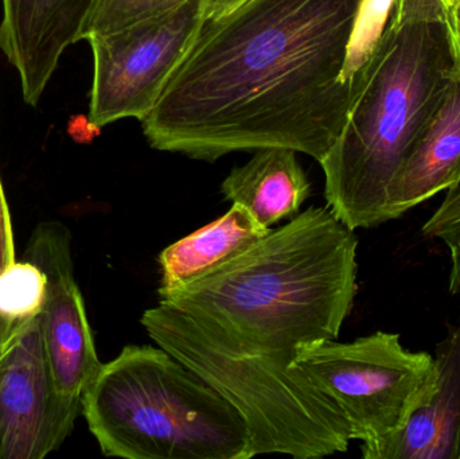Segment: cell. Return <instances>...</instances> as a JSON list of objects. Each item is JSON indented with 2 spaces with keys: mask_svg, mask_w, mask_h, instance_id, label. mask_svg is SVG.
Listing matches in <instances>:
<instances>
[{
  "mask_svg": "<svg viewBox=\"0 0 460 459\" xmlns=\"http://www.w3.org/2000/svg\"><path fill=\"white\" fill-rule=\"evenodd\" d=\"M443 2H445L448 29L453 40L454 54H456V75L460 77V0H443Z\"/></svg>",
  "mask_w": 460,
  "mask_h": 459,
  "instance_id": "d6986e66",
  "label": "cell"
},
{
  "mask_svg": "<svg viewBox=\"0 0 460 459\" xmlns=\"http://www.w3.org/2000/svg\"><path fill=\"white\" fill-rule=\"evenodd\" d=\"M357 248L353 229L313 207L159 304L243 349L294 361L299 348L340 336L357 296Z\"/></svg>",
  "mask_w": 460,
  "mask_h": 459,
  "instance_id": "7a4b0ae2",
  "label": "cell"
},
{
  "mask_svg": "<svg viewBox=\"0 0 460 459\" xmlns=\"http://www.w3.org/2000/svg\"><path fill=\"white\" fill-rule=\"evenodd\" d=\"M423 236L442 240L448 248H460V185L451 189L445 201L421 228Z\"/></svg>",
  "mask_w": 460,
  "mask_h": 459,
  "instance_id": "e0dca14e",
  "label": "cell"
},
{
  "mask_svg": "<svg viewBox=\"0 0 460 459\" xmlns=\"http://www.w3.org/2000/svg\"><path fill=\"white\" fill-rule=\"evenodd\" d=\"M243 2L245 0H205V16L207 19L217 18Z\"/></svg>",
  "mask_w": 460,
  "mask_h": 459,
  "instance_id": "ffe728a7",
  "label": "cell"
},
{
  "mask_svg": "<svg viewBox=\"0 0 460 459\" xmlns=\"http://www.w3.org/2000/svg\"><path fill=\"white\" fill-rule=\"evenodd\" d=\"M45 299L46 277L35 264L23 259L0 272V344L40 317Z\"/></svg>",
  "mask_w": 460,
  "mask_h": 459,
  "instance_id": "9a60e30c",
  "label": "cell"
},
{
  "mask_svg": "<svg viewBox=\"0 0 460 459\" xmlns=\"http://www.w3.org/2000/svg\"><path fill=\"white\" fill-rule=\"evenodd\" d=\"M22 333H23V331H22ZM22 333L19 334V336L13 337V339L8 340V341L0 344V368H2L3 364H4L7 356L13 352V347H15L16 342L21 339Z\"/></svg>",
  "mask_w": 460,
  "mask_h": 459,
  "instance_id": "7402d4cb",
  "label": "cell"
},
{
  "mask_svg": "<svg viewBox=\"0 0 460 459\" xmlns=\"http://www.w3.org/2000/svg\"><path fill=\"white\" fill-rule=\"evenodd\" d=\"M270 232L245 207L233 204L223 217L162 251L158 258L161 267L158 296L215 271Z\"/></svg>",
  "mask_w": 460,
  "mask_h": 459,
  "instance_id": "5bb4252c",
  "label": "cell"
},
{
  "mask_svg": "<svg viewBox=\"0 0 460 459\" xmlns=\"http://www.w3.org/2000/svg\"><path fill=\"white\" fill-rule=\"evenodd\" d=\"M102 455L127 459H249L237 410L162 348L128 345L83 395Z\"/></svg>",
  "mask_w": 460,
  "mask_h": 459,
  "instance_id": "277c9868",
  "label": "cell"
},
{
  "mask_svg": "<svg viewBox=\"0 0 460 459\" xmlns=\"http://www.w3.org/2000/svg\"><path fill=\"white\" fill-rule=\"evenodd\" d=\"M188 2L190 0H96L81 32V40L158 18Z\"/></svg>",
  "mask_w": 460,
  "mask_h": 459,
  "instance_id": "2e32d148",
  "label": "cell"
},
{
  "mask_svg": "<svg viewBox=\"0 0 460 459\" xmlns=\"http://www.w3.org/2000/svg\"><path fill=\"white\" fill-rule=\"evenodd\" d=\"M456 75L443 0H394L337 142L322 159L324 199L349 228L386 220L392 181Z\"/></svg>",
  "mask_w": 460,
  "mask_h": 459,
  "instance_id": "3957f363",
  "label": "cell"
},
{
  "mask_svg": "<svg viewBox=\"0 0 460 459\" xmlns=\"http://www.w3.org/2000/svg\"><path fill=\"white\" fill-rule=\"evenodd\" d=\"M140 322L156 347L196 372L237 410L252 457L323 458L349 449L350 428L342 411L294 361L243 349L164 305L146 310Z\"/></svg>",
  "mask_w": 460,
  "mask_h": 459,
  "instance_id": "5b68a950",
  "label": "cell"
},
{
  "mask_svg": "<svg viewBox=\"0 0 460 459\" xmlns=\"http://www.w3.org/2000/svg\"><path fill=\"white\" fill-rule=\"evenodd\" d=\"M221 191L228 201L245 207L260 224L270 228L297 213L310 197L311 183L296 151L268 147L257 150L248 163L233 169Z\"/></svg>",
  "mask_w": 460,
  "mask_h": 459,
  "instance_id": "4fadbf2b",
  "label": "cell"
},
{
  "mask_svg": "<svg viewBox=\"0 0 460 459\" xmlns=\"http://www.w3.org/2000/svg\"><path fill=\"white\" fill-rule=\"evenodd\" d=\"M15 261L13 252V229H11V217L0 180V272Z\"/></svg>",
  "mask_w": 460,
  "mask_h": 459,
  "instance_id": "ac0fdd59",
  "label": "cell"
},
{
  "mask_svg": "<svg viewBox=\"0 0 460 459\" xmlns=\"http://www.w3.org/2000/svg\"><path fill=\"white\" fill-rule=\"evenodd\" d=\"M205 19V0L89 38L93 81L88 123L99 129L121 119L142 121L153 110Z\"/></svg>",
  "mask_w": 460,
  "mask_h": 459,
  "instance_id": "52a82bcc",
  "label": "cell"
},
{
  "mask_svg": "<svg viewBox=\"0 0 460 459\" xmlns=\"http://www.w3.org/2000/svg\"><path fill=\"white\" fill-rule=\"evenodd\" d=\"M460 185V77L416 137L386 197V220Z\"/></svg>",
  "mask_w": 460,
  "mask_h": 459,
  "instance_id": "8fae6325",
  "label": "cell"
},
{
  "mask_svg": "<svg viewBox=\"0 0 460 459\" xmlns=\"http://www.w3.org/2000/svg\"><path fill=\"white\" fill-rule=\"evenodd\" d=\"M83 399L57 390L40 315L0 368V459H42L70 436Z\"/></svg>",
  "mask_w": 460,
  "mask_h": 459,
  "instance_id": "ba28073f",
  "label": "cell"
},
{
  "mask_svg": "<svg viewBox=\"0 0 460 459\" xmlns=\"http://www.w3.org/2000/svg\"><path fill=\"white\" fill-rule=\"evenodd\" d=\"M294 364L342 411L365 459H376L404 430L438 384L434 356L405 349L399 334L386 331L305 345Z\"/></svg>",
  "mask_w": 460,
  "mask_h": 459,
  "instance_id": "8992f818",
  "label": "cell"
},
{
  "mask_svg": "<svg viewBox=\"0 0 460 459\" xmlns=\"http://www.w3.org/2000/svg\"><path fill=\"white\" fill-rule=\"evenodd\" d=\"M364 0H245L205 19L151 112V147L215 162L291 148L321 162L353 102L343 81Z\"/></svg>",
  "mask_w": 460,
  "mask_h": 459,
  "instance_id": "6da1fadb",
  "label": "cell"
},
{
  "mask_svg": "<svg viewBox=\"0 0 460 459\" xmlns=\"http://www.w3.org/2000/svg\"><path fill=\"white\" fill-rule=\"evenodd\" d=\"M23 259L35 264L46 277L40 321L57 390L69 398L83 399L102 364L97 357L85 305L75 279L69 229L57 221L40 224L32 232Z\"/></svg>",
  "mask_w": 460,
  "mask_h": 459,
  "instance_id": "9c48e42d",
  "label": "cell"
},
{
  "mask_svg": "<svg viewBox=\"0 0 460 459\" xmlns=\"http://www.w3.org/2000/svg\"><path fill=\"white\" fill-rule=\"evenodd\" d=\"M435 366L434 395L376 459H460V321L438 344Z\"/></svg>",
  "mask_w": 460,
  "mask_h": 459,
  "instance_id": "7c38bea8",
  "label": "cell"
},
{
  "mask_svg": "<svg viewBox=\"0 0 460 459\" xmlns=\"http://www.w3.org/2000/svg\"><path fill=\"white\" fill-rule=\"evenodd\" d=\"M96 0H2L0 50L21 78L22 96L37 105L59 58L81 32Z\"/></svg>",
  "mask_w": 460,
  "mask_h": 459,
  "instance_id": "30bf717a",
  "label": "cell"
},
{
  "mask_svg": "<svg viewBox=\"0 0 460 459\" xmlns=\"http://www.w3.org/2000/svg\"><path fill=\"white\" fill-rule=\"evenodd\" d=\"M450 293L460 296V248H451Z\"/></svg>",
  "mask_w": 460,
  "mask_h": 459,
  "instance_id": "44dd1931",
  "label": "cell"
}]
</instances>
